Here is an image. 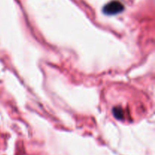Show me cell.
<instances>
[{"mask_svg": "<svg viewBox=\"0 0 155 155\" xmlns=\"http://www.w3.org/2000/svg\"><path fill=\"white\" fill-rule=\"evenodd\" d=\"M124 10V6L119 1H111L108 4L105 5L103 8V12L104 14L108 15H117L118 13H120L121 12Z\"/></svg>", "mask_w": 155, "mask_h": 155, "instance_id": "1", "label": "cell"}]
</instances>
